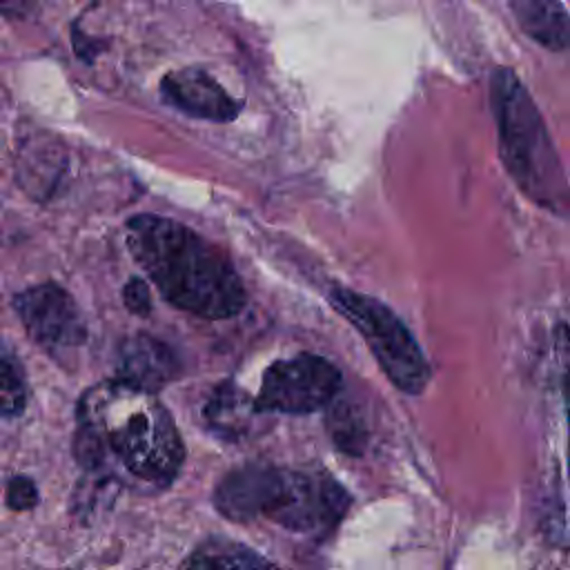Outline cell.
I'll return each instance as SVG.
<instances>
[{
	"mask_svg": "<svg viewBox=\"0 0 570 570\" xmlns=\"http://www.w3.org/2000/svg\"><path fill=\"white\" fill-rule=\"evenodd\" d=\"M76 421L73 456L89 472L120 470L165 488L183 468V439L156 392L120 379L98 383L80 396Z\"/></svg>",
	"mask_w": 570,
	"mask_h": 570,
	"instance_id": "cell-1",
	"label": "cell"
},
{
	"mask_svg": "<svg viewBox=\"0 0 570 570\" xmlns=\"http://www.w3.org/2000/svg\"><path fill=\"white\" fill-rule=\"evenodd\" d=\"M127 247L171 305L203 318H229L243 309L245 289L229 258L183 223L134 216Z\"/></svg>",
	"mask_w": 570,
	"mask_h": 570,
	"instance_id": "cell-2",
	"label": "cell"
},
{
	"mask_svg": "<svg viewBox=\"0 0 570 570\" xmlns=\"http://www.w3.org/2000/svg\"><path fill=\"white\" fill-rule=\"evenodd\" d=\"M216 510L236 523L269 519L294 532H327L350 505V494L325 472L243 465L214 492Z\"/></svg>",
	"mask_w": 570,
	"mask_h": 570,
	"instance_id": "cell-3",
	"label": "cell"
},
{
	"mask_svg": "<svg viewBox=\"0 0 570 570\" xmlns=\"http://www.w3.org/2000/svg\"><path fill=\"white\" fill-rule=\"evenodd\" d=\"M490 105L499 131V151L517 187L557 216L570 214V185L546 122L510 67L490 76Z\"/></svg>",
	"mask_w": 570,
	"mask_h": 570,
	"instance_id": "cell-4",
	"label": "cell"
},
{
	"mask_svg": "<svg viewBox=\"0 0 570 570\" xmlns=\"http://www.w3.org/2000/svg\"><path fill=\"white\" fill-rule=\"evenodd\" d=\"M334 307L361 332L385 376L405 394H419L430 381V365L403 321L381 301L345 289H332Z\"/></svg>",
	"mask_w": 570,
	"mask_h": 570,
	"instance_id": "cell-5",
	"label": "cell"
},
{
	"mask_svg": "<svg viewBox=\"0 0 570 570\" xmlns=\"http://www.w3.org/2000/svg\"><path fill=\"white\" fill-rule=\"evenodd\" d=\"M341 390V372L316 354L274 361L261 381L256 405L263 414H309L332 405Z\"/></svg>",
	"mask_w": 570,
	"mask_h": 570,
	"instance_id": "cell-6",
	"label": "cell"
},
{
	"mask_svg": "<svg viewBox=\"0 0 570 570\" xmlns=\"http://www.w3.org/2000/svg\"><path fill=\"white\" fill-rule=\"evenodd\" d=\"M13 309L31 338L51 352L76 347L87 336V325L73 296L56 283H40L18 292Z\"/></svg>",
	"mask_w": 570,
	"mask_h": 570,
	"instance_id": "cell-7",
	"label": "cell"
},
{
	"mask_svg": "<svg viewBox=\"0 0 570 570\" xmlns=\"http://www.w3.org/2000/svg\"><path fill=\"white\" fill-rule=\"evenodd\" d=\"M160 94L174 109L200 120L229 122L240 111V102L200 67H183L165 73Z\"/></svg>",
	"mask_w": 570,
	"mask_h": 570,
	"instance_id": "cell-8",
	"label": "cell"
},
{
	"mask_svg": "<svg viewBox=\"0 0 570 570\" xmlns=\"http://www.w3.org/2000/svg\"><path fill=\"white\" fill-rule=\"evenodd\" d=\"M178 376L176 354L158 338L147 334L129 336L118 350V379L149 390L160 392L167 383Z\"/></svg>",
	"mask_w": 570,
	"mask_h": 570,
	"instance_id": "cell-9",
	"label": "cell"
},
{
	"mask_svg": "<svg viewBox=\"0 0 570 570\" xmlns=\"http://www.w3.org/2000/svg\"><path fill=\"white\" fill-rule=\"evenodd\" d=\"M521 31L550 51L570 49V13L561 0H508Z\"/></svg>",
	"mask_w": 570,
	"mask_h": 570,
	"instance_id": "cell-10",
	"label": "cell"
},
{
	"mask_svg": "<svg viewBox=\"0 0 570 570\" xmlns=\"http://www.w3.org/2000/svg\"><path fill=\"white\" fill-rule=\"evenodd\" d=\"M256 414H263L256 405V399H249L240 387L232 383L220 385L205 407V416L212 430L225 439H240L249 434Z\"/></svg>",
	"mask_w": 570,
	"mask_h": 570,
	"instance_id": "cell-11",
	"label": "cell"
},
{
	"mask_svg": "<svg viewBox=\"0 0 570 570\" xmlns=\"http://www.w3.org/2000/svg\"><path fill=\"white\" fill-rule=\"evenodd\" d=\"M183 566L194 568H265L272 566L269 559L261 557L256 550L245 548L234 541L223 539H209L203 546H198Z\"/></svg>",
	"mask_w": 570,
	"mask_h": 570,
	"instance_id": "cell-12",
	"label": "cell"
},
{
	"mask_svg": "<svg viewBox=\"0 0 570 570\" xmlns=\"http://www.w3.org/2000/svg\"><path fill=\"white\" fill-rule=\"evenodd\" d=\"M0 410L4 419L18 416L27 403V383L22 376V367L18 358L11 354L9 347L2 352V367H0Z\"/></svg>",
	"mask_w": 570,
	"mask_h": 570,
	"instance_id": "cell-13",
	"label": "cell"
},
{
	"mask_svg": "<svg viewBox=\"0 0 570 570\" xmlns=\"http://www.w3.org/2000/svg\"><path fill=\"white\" fill-rule=\"evenodd\" d=\"M330 432L334 436L336 448L356 454L361 452L365 443V430L363 423L356 416V410L350 407L347 403H334L332 401V412H330Z\"/></svg>",
	"mask_w": 570,
	"mask_h": 570,
	"instance_id": "cell-14",
	"label": "cell"
},
{
	"mask_svg": "<svg viewBox=\"0 0 570 570\" xmlns=\"http://www.w3.org/2000/svg\"><path fill=\"white\" fill-rule=\"evenodd\" d=\"M38 503V488L29 476H13L7 483V505L11 510H29Z\"/></svg>",
	"mask_w": 570,
	"mask_h": 570,
	"instance_id": "cell-15",
	"label": "cell"
},
{
	"mask_svg": "<svg viewBox=\"0 0 570 570\" xmlns=\"http://www.w3.org/2000/svg\"><path fill=\"white\" fill-rule=\"evenodd\" d=\"M122 301H125V307L136 314V316H147L151 312V294H149V287L142 278L134 276L125 283L122 287Z\"/></svg>",
	"mask_w": 570,
	"mask_h": 570,
	"instance_id": "cell-16",
	"label": "cell"
},
{
	"mask_svg": "<svg viewBox=\"0 0 570 570\" xmlns=\"http://www.w3.org/2000/svg\"><path fill=\"white\" fill-rule=\"evenodd\" d=\"M557 352L559 363L563 370V390H566V410H568V425H570V327L566 323L557 325ZM570 430V428H568Z\"/></svg>",
	"mask_w": 570,
	"mask_h": 570,
	"instance_id": "cell-17",
	"label": "cell"
},
{
	"mask_svg": "<svg viewBox=\"0 0 570 570\" xmlns=\"http://www.w3.org/2000/svg\"><path fill=\"white\" fill-rule=\"evenodd\" d=\"M33 4H36V0H2V13H4V18H11V16L27 11Z\"/></svg>",
	"mask_w": 570,
	"mask_h": 570,
	"instance_id": "cell-18",
	"label": "cell"
}]
</instances>
